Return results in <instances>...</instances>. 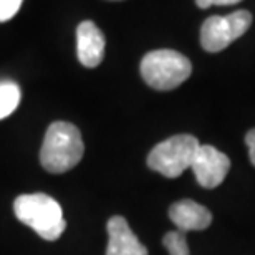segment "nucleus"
Masks as SVG:
<instances>
[{
	"label": "nucleus",
	"instance_id": "1",
	"mask_svg": "<svg viewBox=\"0 0 255 255\" xmlns=\"http://www.w3.org/2000/svg\"><path fill=\"white\" fill-rule=\"evenodd\" d=\"M85 144L75 125L55 121L48 126L40 149V162L52 174H63L73 169L83 157Z\"/></svg>",
	"mask_w": 255,
	"mask_h": 255
},
{
	"label": "nucleus",
	"instance_id": "2",
	"mask_svg": "<svg viewBox=\"0 0 255 255\" xmlns=\"http://www.w3.org/2000/svg\"><path fill=\"white\" fill-rule=\"evenodd\" d=\"M13 212L20 222L33 229L43 241H57L66 229L62 206L48 194L35 192L18 196L13 202Z\"/></svg>",
	"mask_w": 255,
	"mask_h": 255
},
{
	"label": "nucleus",
	"instance_id": "3",
	"mask_svg": "<svg viewBox=\"0 0 255 255\" xmlns=\"http://www.w3.org/2000/svg\"><path fill=\"white\" fill-rule=\"evenodd\" d=\"M192 65L189 58L176 50H154L141 60V76L151 88L169 91L189 78Z\"/></svg>",
	"mask_w": 255,
	"mask_h": 255
},
{
	"label": "nucleus",
	"instance_id": "4",
	"mask_svg": "<svg viewBox=\"0 0 255 255\" xmlns=\"http://www.w3.org/2000/svg\"><path fill=\"white\" fill-rule=\"evenodd\" d=\"M199 146L197 137L192 134L171 136L151 149L147 167L169 179L179 177L187 167H191Z\"/></svg>",
	"mask_w": 255,
	"mask_h": 255
},
{
	"label": "nucleus",
	"instance_id": "5",
	"mask_svg": "<svg viewBox=\"0 0 255 255\" xmlns=\"http://www.w3.org/2000/svg\"><path fill=\"white\" fill-rule=\"evenodd\" d=\"M252 25V13L249 10H237L222 17L214 15L202 23L201 45L209 53H217L241 38Z\"/></svg>",
	"mask_w": 255,
	"mask_h": 255
},
{
	"label": "nucleus",
	"instance_id": "6",
	"mask_svg": "<svg viewBox=\"0 0 255 255\" xmlns=\"http://www.w3.org/2000/svg\"><path fill=\"white\" fill-rule=\"evenodd\" d=\"M197 182L206 189L221 186L231 169V159L211 144L199 146L191 164Z\"/></svg>",
	"mask_w": 255,
	"mask_h": 255
},
{
	"label": "nucleus",
	"instance_id": "7",
	"mask_svg": "<svg viewBox=\"0 0 255 255\" xmlns=\"http://www.w3.org/2000/svg\"><path fill=\"white\" fill-rule=\"evenodd\" d=\"M106 40L95 22L85 20L76 28V55L86 68H96L105 58Z\"/></svg>",
	"mask_w": 255,
	"mask_h": 255
},
{
	"label": "nucleus",
	"instance_id": "8",
	"mask_svg": "<svg viewBox=\"0 0 255 255\" xmlns=\"http://www.w3.org/2000/svg\"><path fill=\"white\" fill-rule=\"evenodd\" d=\"M108 229V247L106 255H147V249L131 231L123 216H113L106 224Z\"/></svg>",
	"mask_w": 255,
	"mask_h": 255
},
{
	"label": "nucleus",
	"instance_id": "9",
	"mask_svg": "<svg viewBox=\"0 0 255 255\" xmlns=\"http://www.w3.org/2000/svg\"><path fill=\"white\" fill-rule=\"evenodd\" d=\"M169 219L182 232L204 231L212 224L211 211L191 199H182L172 204L169 207Z\"/></svg>",
	"mask_w": 255,
	"mask_h": 255
},
{
	"label": "nucleus",
	"instance_id": "10",
	"mask_svg": "<svg viewBox=\"0 0 255 255\" xmlns=\"http://www.w3.org/2000/svg\"><path fill=\"white\" fill-rule=\"evenodd\" d=\"M20 103V88L15 83H0V120L7 118Z\"/></svg>",
	"mask_w": 255,
	"mask_h": 255
},
{
	"label": "nucleus",
	"instance_id": "11",
	"mask_svg": "<svg viewBox=\"0 0 255 255\" xmlns=\"http://www.w3.org/2000/svg\"><path fill=\"white\" fill-rule=\"evenodd\" d=\"M166 251L169 255H189V246H187L186 232L182 231H172L167 232L162 239Z\"/></svg>",
	"mask_w": 255,
	"mask_h": 255
},
{
	"label": "nucleus",
	"instance_id": "12",
	"mask_svg": "<svg viewBox=\"0 0 255 255\" xmlns=\"http://www.w3.org/2000/svg\"><path fill=\"white\" fill-rule=\"evenodd\" d=\"M22 0H0V22H7L18 12Z\"/></svg>",
	"mask_w": 255,
	"mask_h": 255
},
{
	"label": "nucleus",
	"instance_id": "13",
	"mask_svg": "<svg viewBox=\"0 0 255 255\" xmlns=\"http://www.w3.org/2000/svg\"><path fill=\"white\" fill-rule=\"evenodd\" d=\"M241 0H196L197 7L201 8H209L212 5H234V3H239Z\"/></svg>",
	"mask_w": 255,
	"mask_h": 255
},
{
	"label": "nucleus",
	"instance_id": "14",
	"mask_svg": "<svg viewBox=\"0 0 255 255\" xmlns=\"http://www.w3.org/2000/svg\"><path fill=\"white\" fill-rule=\"evenodd\" d=\"M246 144L249 147V156H251L252 164L255 166V128L247 132L246 136Z\"/></svg>",
	"mask_w": 255,
	"mask_h": 255
}]
</instances>
